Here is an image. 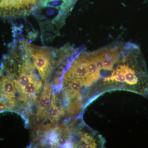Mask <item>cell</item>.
Here are the masks:
<instances>
[{"mask_svg":"<svg viewBox=\"0 0 148 148\" xmlns=\"http://www.w3.org/2000/svg\"><path fill=\"white\" fill-rule=\"evenodd\" d=\"M24 46L42 79L45 80L52 71L55 61L52 49L39 47L23 41Z\"/></svg>","mask_w":148,"mask_h":148,"instance_id":"1","label":"cell"},{"mask_svg":"<svg viewBox=\"0 0 148 148\" xmlns=\"http://www.w3.org/2000/svg\"><path fill=\"white\" fill-rule=\"evenodd\" d=\"M52 87L51 84L45 85L42 94L39 97L37 106V117L40 121L44 122L47 118L49 109L51 103Z\"/></svg>","mask_w":148,"mask_h":148,"instance_id":"2","label":"cell"},{"mask_svg":"<svg viewBox=\"0 0 148 148\" xmlns=\"http://www.w3.org/2000/svg\"><path fill=\"white\" fill-rule=\"evenodd\" d=\"M48 119L51 122L54 123L59 120L61 118V114L57 108L54 105L51 103L48 112Z\"/></svg>","mask_w":148,"mask_h":148,"instance_id":"3","label":"cell"}]
</instances>
